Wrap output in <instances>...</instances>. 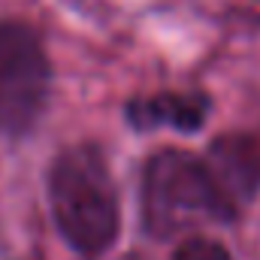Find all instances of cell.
<instances>
[{
  "label": "cell",
  "mask_w": 260,
  "mask_h": 260,
  "mask_svg": "<svg viewBox=\"0 0 260 260\" xmlns=\"http://www.w3.org/2000/svg\"><path fill=\"white\" fill-rule=\"evenodd\" d=\"M49 197L55 224L76 251L94 257L115 242L118 194L97 145L79 142L58 154L49 176Z\"/></svg>",
  "instance_id": "1"
},
{
  "label": "cell",
  "mask_w": 260,
  "mask_h": 260,
  "mask_svg": "<svg viewBox=\"0 0 260 260\" xmlns=\"http://www.w3.org/2000/svg\"><path fill=\"white\" fill-rule=\"evenodd\" d=\"M142 206L145 227L157 239H173L197 224H221L236 218L206 160L176 148H167L148 160Z\"/></svg>",
  "instance_id": "2"
},
{
  "label": "cell",
  "mask_w": 260,
  "mask_h": 260,
  "mask_svg": "<svg viewBox=\"0 0 260 260\" xmlns=\"http://www.w3.org/2000/svg\"><path fill=\"white\" fill-rule=\"evenodd\" d=\"M49 97V58L21 21L0 24V130L24 133Z\"/></svg>",
  "instance_id": "3"
},
{
  "label": "cell",
  "mask_w": 260,
  "mask_h": 260,
  "mask_svg": "<svg viewBox=\"0 0 260 260\" xmlns=\"http://www.w3.org/2000/svg\"><path fill=\"white\" fill-rule=\"evenodd\" d=\"M206 167L215 185L221 188L224 200L230 203V209L239 215V209L260 188V142L242 133L218 136L212 142Z\"/></svg>",
  "instance_id": "4"
},
{
  "label": "cell",
  "mask_w": 260,
  "mask_h": 260,
  "mask_svg": "<svg viewBox=\"0 0 260 260\" xmlns=\"http://www.w3.org/2000/svg\"><path fill=\"white\" fill-rule=\"evenodd\" d=\"M209 112V100L203 94H154L133 100L127 106V118L136 127H176L197 130L203 127Z\"/></svg>",
  "instance_id": "5"
},
{
  "label": "cell",
  "mask_w": 260,
  "mask_h": 260,
  "mask_svg": "<svg viewBox=\"0 0 260 260\" xmlns=\"http://www.w3.org/2000/svg\"><path fill=\"white\" fill-rule=\"evenodd\" d=\"M173 260H230V254H227V248H221L212 239H188L179 245Z\"/></svg>",
  "instance_id": "6"
}]
</instances>
